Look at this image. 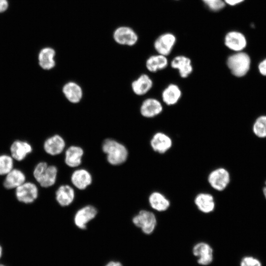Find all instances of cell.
Masks as SVG:
<instances>
[{
    "mask_svg": "<svg viewBox=\"0 0 266 266\" xmlns=\"http://www.w3.org/2000/svg\"><path fill=\"white\" fill-rule=\"evenodd\" d=\"M102 149L106 155L108 162L113 166L123 164L128 157V151L125 146L114 139L107 138L104 140Z\"/></svg>",
    "mask_w": 266,
    "mask_h": 266,
    "instance_id": "obj_1",
    "label": "cell"
},
{
    "mask_svg": "<svg viewBox=\"0 0 266 266\" xmlns=\"http://www.w3.org/2000/svg\"><path fill=\"white\" fill-rule=\"evenodd\" d=\"M251 64L249 56L246 53L237 52L228 58L227 65L233 75L240 77L248 72Z\"/></svg>",
    "mask_w": 266,
    "mask_h": 266,
    "instance_id": "obj_2",
    "label": "cell"
},
{
    "mask_svg": "<svg viewBox=\"0 0 266 266\" xmlns=\"http://www.w3.org/2000/svg\"><path fill=\"white\" fill-rule=\"evenodd\" d=\"M58 170L54 166H48L45 162H40L33 170V176L42 187L53 186L56 182Z\"/></svg>",
    "mask_w": 266,
    "mask_h": 266,
    "instance_id": "obj_3",
    "label": "cell"
},
{
    "mask_svg": "<svg viewBox=\"0 0 266 266\" xmlns=\"http://www.w3.org/2000/svg\"><path fill=\"white\" fill-rule=\"evenodd\" d=\"M132 221L146 234L153 233L157 225V220L154 213L146 210H140L133 217Z\"/></svg>",
    "mask_w": 266,
    "mask_h": 266,
    "instance_id": "obj_4",
    "label": "cell"
},
{
    "mask_svg": "<svg viewBox=\"0 0 266 266\" xmlns=\"http://www.w3.org/2000/svg\"><path fill=\"white\" fill-rule=\"evenodd\" d=\"M207 181L213 189L217 191H223L229 185L231 181L230 174L225 168L218 167L209 173Z\"/></svg>",
    "mask_w": 266,
    "mask_h": 266,
    "instance_id": "obj_5",
    "label": "cell"
},
{
    "mask_svg": "<svg viewBox=\"0 0 266 266\" xmlns=\"http://www.w3.org/2000/svg\"><path fill=\"white\" fill-rule=\"evenodd\" d=\"M176 42V36L167 32L160 35L154 42V47L158 54L167 56L172 51Z\"/></svg>",
    "mask_w": 266,
    "mask_h": 266,
    "instance_id": "obj_6",
    "label": "cell"
},
{
    "mask_svg": "<svg viewBox=\"0 0 266 266\" xmlns=\"http://www.w3.org/2000/svg\"><path fill=\"white\" fill-rule=\"evenodd\" d=\"M192 252L199 264L201 266L210 265L213 260V250L212 247L205 242L196 243L193 247Z\"/></svg>",
    "mask_w": 266,
    "mask_h": 266,
    "instance_id": "obj_7",
    "label": "cell"
},
{
    "mask_svg": "<svg viewBox=\"0 0 266 266\" xmlns=\"http://www.w3.org/2000/svg\"><path fill=\"white\" fill-rule=\"evenodd\" d=\"M224 44L229 49L236 52H240L246 47L247 40L245 36L240 32L232 31L225 35Z\"/></svg>",
    "mask_w": 266,
    "mask_h": 266,
    "instance_id": "obj_8",
    "label": "cell"
},
{
    "mask_svg": "<svg viewBox=\"0 0 266 266\" xmlns=\"http://www.w3.org/2000/svg\"><path fill=\"white\" fill-rule=\"evenodd\" d=\"M114 40L123 45L133 46L138 41V35L135 32L128 27L117 28L113 33Z\"/></svg>",
    "mask_w": 266,
    "mask_h": 266,
    "instance_id": "obj_9",
    "label": "cell"
},
{
    "mask_svg": "<svg viewBox=\"0 0 266 266\" xmlns=\"http://www.w3.org/2000/svg\"><path fill=\"white\" fill-rule=\"evenodd\" d=\"M16 196L19 201L30 203L37 198L38 189L33 183H24L16 188Z\"/></svg>",
    "mask_w": 266,
    "mask_h": 266,
    "instance_id": "obj_10",
    "label": "cell"
},
{
    "mask_svg": "<svg viewBox=\"0 0 266 266\" xmlns=\"http://www.w3.org/2000/svg\"><path fill=\"white\" fill-rule=\"evenodd\" d=\"M150 145L155 152L162 154L171 148L172 140L167 134L162 132H157L151 138Z\"/></svg>",
    "mask_w": 266,
    "mask_h": 266,
    "instance_id": "obj_11",
    "label": "cell"
},
{
    "mask_svg": "<svg viewBox=\"0 0 266 266\" xmlns=\"http://www.w3.org/2000/svg\"><path fill=\"white\" fill-rule=\"evenodd\" d=\"M97 213L96 208L92 205H87L80 208L75 214V225L80 229H85L87 224L95 218Z\"/></svg>",
    "mask_w": 266,
    "mask_h": 266,
    "instance_id": "obj_12",
    "label": "cell"
},
{
    "mask_svg": "<svg viewBox=\"0 0 266 266\" xmlns=\"http://www.w3.org/2000/svg\"><path fill=\"white\" fill-rule=\"evenodd\" d=\"M163 109V105L159 100L155 98H148L142 102L140 112L144 117L150 118L160 114Z\"/></svg>",
    "mask_w": 266,
    "mask_h": 266,
    "instance_id": "obj_13",
    "label": "cell"
},
{
    "mask_svg": "<svg viewBox=\"0 0 266 266\" xmlns=\"http://www.w3.org/2000/svg\"><path fill=\"white\" fill-rule=\"evenodd\" d=\"M171 67L177 69L181 77L185 78L193 72V67L191 59L184 55H178L172 59Z\"/></svg>",
    "mask_w": 266,
    "mask_h": 266,
    "instance_id": "obj_14",
    "label": "cell"
},
{
    "mask_svg": "<svg viewBox=\"0 0 266 266\" xmlns=\"http://www.w3.org/2000/svg\"><path fill=\"white\" fill-rule=\"evenodd\" d=\"M194 203L198 210L203 213H211L215 208L214 198L208 193L198 194L194 199Z\"/></svg>",
    "mask_w": 266,
    "mask_h": 266,
    "instance_id": "obj_15",
    "label": "cell"
},
{
    "mask_svg": "<svg viewBox=\"0 0 266 266\" xmlns=\"http://www.w3.org/2000/svg\"><path fill=\"white\" fill-rule=\"evenodd\" d=\"M66 142L59 134H55L48 138L44 142L43 147L45 152L52 156L61 154L64 150Z\"/></svg>",
    "mask_w": 266,
    "mask_h": 266,
    "instance_id": "obj_16",
    "label": "cell"
},
{
    "mask_svg": "<svg viewBox=\"0 0 266 266\" xmlns=\"http://www.w3.org/2000/svg\"><path fill=\"white\" fill-rule=\"evenodd\" d=\"M62 92L66 98L72 103H78L83 97L82 88L78 84L73 81H69L64 84Z\"/></svg>",
    "mask_w": 266,
    "mask_h": 266,
    "instance_id": "obj_17",
    "label": "cell"
},
{
    "mask_svg": "<svg viewBox=\"0 0 266 266\" xmlns=\"http://www.w3.org/2000/svg\"><path fill=\"white\" fill-rule=\"evenodd\" d=\"M71 181L76 188L84 190L92 183V177L91 173L86 169H79L72 173Z\"/></svg>",
    "mask_w": 266,
    "mask_h": 266,
    "instance_id": "obj_18",
    "label": "cell"
},
{
    "mask_svg": "<svg viewBox=\"0 0 266 266\" xmlns=\"http://www.w3.org/2000/svg\"><path fill=\"white\" fill-rule=\"evenodd\" d=\"M153 86V81L146 74H141L133 81L131 87L133 92L136 95L142 96L148 92Z\"/></svg>",
    "mask_w": 266,
    "mask_h": 266,
    "instance_id": "obj_19",
    "label": "cell"
},
{
    "mask_svg": "<svg viewBox=\"0 0 266 266\" xmlns=\"http://www.w3.org/2000/svg\"><path fill=\"white\" fill-rule=\"evenodd\" d=\"M150 206L158 212H165L170 207L169 200L162 193L155 191L152 192L148 198Z\"/></svg>",
    "mask_w": 266,
    "mask_h": 266,
    "instance_id": "obj_20",
    "label": "cell"
},
{
    "mask_svg": "<svg viewBox=\"0 0 266 266\" xmlns=\"http://www.w3.org/2000/svg\"><path fill=\"white\" fill-rule=\"evenodd\" d=\"M56 52L51 47H45L39 52L38 56L39 66L44 70L52 69L56 65Z\"/></svg>",
    "mask_w": 266,
    "mask_h": 266,
    "instance_id": "obj_21",
    "label": "cell"
},
{
    "mask_svg": "<svg viewBox=\"0 0 266 266\" xmlns=\"http://www.w3.org/2000/svg\"><path fill=\"white\" fill-rule=\"evenodd\" d=\"M83 154L84 151L81 147L78 146H71L65 152V163L71 167L78 166L81 164Z\"/></svg>",
    "mask_w": 266,
    "mask_h": 266,
    "instance_id": "obj_22",
    "label": "cell"
},
{
    "mask_svg": "<svg viewBox=\"0 0 266 266\" xmlns=\"http://www.w3.org/2000/svg\"><path fill=\"white\" fill-rule=\"evenodd\" d=\"M75 192L73 189L68 185H61L56 192V199L62 206L70 205L73 201Z\"/></svg>",
    "mask_w": 266,
    "mask_h": 266,
    "instance_id": "obj_23",
    "label": "cell"
},
{
    "mask_svg": "<svg viewBox=\"0 0 266 266\" xmlns=\"http://www.w3.org/2000/svg\"><path fill=\"white\" fill-rule=\"evenodd\" d=\"M181 96V89L175 84H169L162 94L163 101L167 105L176 104L180 99Z\"/></svg>",
    "mask_w": 266,
    "mask_h": 266,
    "instance_id": "obj_24",
    "label": "cell"
},
{
    "mask_svg": "<svg viewBox=\"0 0 266 266\" xmlns=\"http://www.w3.org/2000/svg\"><path fill=\"white\" fill-rule=\"evenodd\" d=\"M10 151L12 158L17 161H20L32 152V147L26 141L16 140L12 144Z\"/></svg>",
    "mask_w": 266,
    "mask_h": 266,
    "instance_id": "obj_25",
    "label": "cell"
},
{
    "mask_svg": "<svg viewBox=\"0 0 266 266\" xmlns=\"http://www.w3.org/2000/svg\"><path fill=\"white\" fill-rule=\"evenodd\" d=\"M25 179L23 172L17 169H12L7 174L4 181V186L8 189L17 188L25 183Z\"/></svg>",
    "mask_w": 266,
    "mask_h": 266,
    "instance_id": "obj_26",
    "label": "cell"
},
{
    "mask_svg": "<svg viewBox=\"0 0 266 266\" xmlns=\"http://www.w3.org/2000/svg\"><path fill=\"white\" fill-rule=\"evenodd\" d=\"M166 56L157 54L150 56L146 61V67L151 72H156L166 68L168 65Z\"/></svg>",
    "mask_w": 266,
    "mask_h": 266,
    "instance_id": "obj_27",
    "label": "cell"
},
{
    "mask_svg": "<svg viewBox=\"0 0 266 266\" xmlns=\"http://www.w3.org/2000/svg\"><path fill=\"white\" fill-rule=\"evenodd\" d=\"M255 134L260 138L266 137V116L258 117L255 121L253 127Z\"/></svg>",
    "mask_w": 266,
    "mask_h": 266,
    "instance_id": "obj_28",
    "label": "cell"
},
{
    "mask_svg": "<svg viewBox=\"0 0 266 266\" xmlns=\"http://www.w3.org/2000/svg\"><path fill=\"white\" fill-rule=\"evenodd\" d=\"M12 158L6 155L0 156V175L7 174L13 168Z\"/></svg>",
    "mask_w": 266,
    "mask_h": 266,
    "instance_id": "obj_29",
    "label": "cell"
},
{
    "mask_svg": "<svg viewBox=\"0 0 266 266\" xmlns=\"http://www.w3.org/2000/svg\"><path fill=\"white\" fill-rule=\"evenodd\" d=\"M211 11L219 12L226 6L223 0H201Z\"/></svg>",
    "mask_w": 266,
    "mask_h": 266,
    "instance_id": "obj_30",
    "label": "cell"
},
{
    "mask_svg": "<svg viewBox=\"0 0 266 266\" xmlns=\"http://www.w3.org/2000/svg\"><path fill=\"white\" fill-rule=\"evenodd\" d=\"M240 266H262L260 261L251 256L243 257L240 262Z\"/></svg>",
    "mask_w": 266,
    "mask_h": 266,
    "instance_id": "obj_31",
    "label": "cell"
},
{
    "mask_svg": "<svg viewBox=\"0 0 266 266\" xmlns=\"http://www.w3.org/2000/svg\"><path fill=\"white\" fill-rule=\"evenodd\" d=\"M258 69L262 75L266 76V59L259 63Z\"/></svg>",
    "mask_w": 266,
    "mask_h": 266,
    "instance_id": "obj_32",
    "label": "cell"
},
{
    "mask_svg": "<svg viewBox=\"0 0 266 266\" xmlns=\"http://www.w3.org/2000/svg\"><path fill=\"white\" fill-rule=\"evenodd\" d=\"M226 5L235 6L243 2L245 0H223Z\"/></svg>",
    "mask_w": 266,
    "mask_h": 266,
    "instance_id": "obj_33",
    "label": "cell"
},
{
    "mask_svg": "<svg viewBox=\"0 0 266 266\" xmlns=\"http://www.w3.org/2000/svg\"><path fill=\"white\" fill-rule=\"evenodd\" d=\"M8 6L7 0H0V13L5 11L7 9Z\"/></svg>",
    "mask_w": 266,
    "mask_h": 266,
    "instance_id": "obj_34",
    "label": "cell"
},
{
    "mask_svg": "<svg viewBox=\"0 0 266 266\" xmlns=\"http://www.w3.org/2000/svg\"><path fill=\"white\" fill-rule=\"evenodd\" d=\"M105 266H123L122 265L118 262L111 261L106 264Z\"/></svg>",
    "mask_w": 266,
    "mask_h": 266,
    "instance_id": "obj_35",
    "label": "cell"
},
{
    "mask_svg": "<svg viewBox=\"0 0 266 266\" xmlns=\"http://www.w3.org/2000/svg\"><path fill=\"white\" fill-rule=\"evenodd\" d=\"M263 193L265 199H266V181L265 182V186L263 188Z\"/></svg>",
    "mask_w": 266,
    "mask_h": 266,
    "instance_id": "obj_36",
    "label": "cell"
},
{
    "mask_svg": "<svg viewBox=\"0 0 266 266\" xmlns=\"http://www.w3.org/2000/svg\"><path fill=\"white\" fill-rule=\"evenodd\" d=\"M2 248L1 246L0 245V259L2 256Z\"/></svg>",
    "mask_w": 266,
    "mask_h": 266,
    "instance_id": "obj_37",
    "label": "cell"
},
{
    "mask_svg": "<svg viewBox=\"0 0 266 266\" xmlns=\"http://www.w3.org/2000/svg\"><path fill=\"white\" fill-rule=\"evenodd\" d=\"M0 266H6L3 264H0Z\"/></svg>",
    "mask_w": 266,
    "mask_h": 266,
    "instance_id": "obj_38",
    "label": "cell"
},
{
    "mask_svg": "<svg viewBox=\"0 0 266 266\" xmlns=\"http://www.w3.org/2000/svg\"></svg>",
    "mask_w": 266,
    "mask_h": 266,
    "instance_id": "obj_39",
    "label": "cell"
}]
</instances>
